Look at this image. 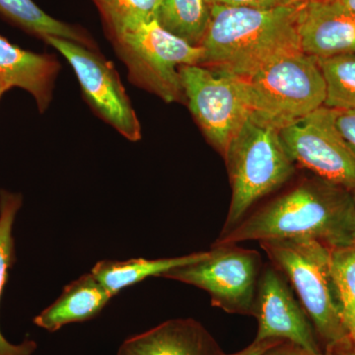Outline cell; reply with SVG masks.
<instances>
[{
    "mask_svg": "<svg viewBox=\"0 0 355 355\" xmlns=\"http://www.w3.org/2000/svg\"><path fill=\"white\" fill-rule=\"evenodd\" d=\"M313 239L331 249L355 243V202L349 191L324 180H306L223 233L214 245Z\"/></svg>",
    "mask_w": 355,
    "mask_h": 355,
    "instance_id": "6da1fadb",
    "label": "cell"
},
{
    "mask_svg": "<svg viewBox=\"0 0 355 355\" xmlns=\"http://www.w3.org/2000/svg\"><path fill=\"white\" fill-rule=\"evenodd\" d=\"M242 80L252 113L279 130L321 108L326 100L317 58L304 51L277 58Z\"/></svg>",
    "mask_w": 355,
    "mask_h": 355,
    "instance_id": "5b68a950",
    "label": "cell"
},
{
    "mask_svg": "<svg viewBox=\"0 0 355 355\" xmlns=\"http://www.w3.org/2000/svg\"><path fill=\"white\" fill-rule=\"evenodd\" d=\"M46 43L71 65L84 97L96 113L130 141L141 139L139 119L111 62L92 49L69 40L50 37Z\"/></svg>",
    "mask_w": 355,
    "mask_h": 355,
    "instance_id": "30bf717a",
    "label": "cell"
},
{
    "mask_svg": "<svg viewBox=\"0 0 355 355\" xmlns=\"http://www.w3.org/2000/svg\"><path fill=\"white\" fill-rule=\"evenodd\" d=\"M298 34L301 49L313 57L355 53V11L333 0L302 4Z\"/></svg>",
    "mask_w": 355,
    "mask_h": 355,
    "instance_id": "7c38bea8",
    "label": "cell"
},
{
    "mask_svg": "<svg viewBox=\"0 0 355 355\" xmlns=\"http://www.w3.org/2000/svg\"><path fill=\"white\" fill-rule=\"evenodd\" d=\"M180 76L191 114L224 156L252 113L242 78L200 65H184Z\"/></svg>",
    "mask_w": 355,
    "mask_h": 355,
    "instance_id": "ba28073f",
    "label": "cell"
},
{
    "mask_svg": "<svg viewBox=\"0 0 355 355\" xmlns=\"http://www.w3.org/2000/svg\"><path fill=\"white\" fill-rule=\"evenodd\" d=\"M349 355H355V349H352Z\"/></svg>",
    "mask_w": 355,
    "mask_h": 355,
    "instance_id": "f546056e",
    "label": "cell"
},
{
    "mask_svg": "<svg viewBox=\"0 0 355 355\" xmlns=\"http://www.w3.org/2000/svg\"><path fill=\"white\" fill-rule=\"evenodd\" d=\"M205 254L207 252H200L157 260L142 258L127 261L104 260L96 263L91 273L114 297L123 289L135 286L147 277H162L169 270L200 260Z\"/></svg>",
    "mask_w": 355,
    "mask_h": 355,
    "instance_id": "2e32d148",
    "label": "cell"
},
{
    "mask_svg": "<svg viewBox=\"0 0 355 355\" xmlns=\"http://www.w3.org/2000/svg\"><path fill=\"white\" fill-rule=\"evenodd\" d=\"M336 128L343 137L355 148V110L354 111H336L335 110Z\"/></svg>",
    "mask_w": 355,
    "mask_h": 355,
    "instance_id": "cb8c5ba5",
    "label": "cell"
},
{
    "mask_svg": "<svg viewBox=\"0 0 355 355\" xmlns=\"http://www.w3.org/2000/svg\"><path fill=\"white\" fill-rule=\"evenodd\" d=\"M218 343L197 320L166 321L127 338L118 355H221Z\"/></svg>",
    "mask_w": 355,
    "mask_h": 355,
    "instance_id": "4fadbf2b",
    "label": "cell"
},
{
    "mask_svg": "<svg viewBox=\"0 0 355 355\" xmlns=\"http://www.w3.org/2000/svg\"><path fill=\"white\" fill-rule=\"evenodd\" d=\"M114 37L156 19L161 0H94Z\"/></svg>",
    "mask_w": 355,
    "mask_h": 355,
    "instance_id": "7402d4cb",
    "label": "cell"
},
{
    "mask_svg": "<svg viewBox=\"0 0 355 355\" xmlns=\"http://www.w3.org/2000/svg\"><path fill=\"white\" fill-rule=\"evenodd\" d=\"M352 196H354V202H355V191H354V193H352Z\"/></svg>",
    "mask_w": 355,
    "mask_h": 355,
    "instance_id": "4dcf8cb0",
    "label": "cell"
},
{
    "mask_svg": "<svg viewBox=\"0 0 355 355\" xmlns=\"http://www.w3.org/2000/svg\"><path fill=\"white\" fill-rule=\"evenodd\" d=\"M279 128L251 113L228 146L232 198L221 234L235 227L259 200L277 191L295 172V163L280 139Z\"/></svg>",
    "mask_w": 355,
    "mask_h": 355,
    "instance_id": "277c9868",
    "label": "cell"
},
{
    "mask_svg": "<svg viewBox=\"0 0 355 355\" xmlns=\"http://www.w3.org/2000/svg\"><path fill=\"white\" fill-rule=\"evenodd\" d=\"M209 0H161L156 20L166 31L200 46L211 19Z\"/></svg>",
    "mask_w": 355,
    "mask_h": 355,
    "instance_id": "d6986e66",
    "label": "cell"
},
{
    "mask_svg": "<svg viewBox=\"0 0 355 355\" xmlns=\"http://www.w3.org/2000/svg\"><path fill=\"white\" fill-rule=\"evenodd\" d=\"M333 1L345 7V8L355 11V0H333Z\"/></svg>",
    "mask_w": 355,
    "mask_h": 355,
    "instance_id": "4316f807",
    "label": "cell"
},
{
    "mask_svg": "<svg viewBox=\"0 0 355 355\" xmlns=\"http://www.w3.org/2000/svg\"><path fill=\"white\" fill-rule=\"evenodd\" d=\"M263 355H331L328 352H314L303 349L294 343L282 340L266 350Z\"/></svg>",
    "mask_w": 355,
    "mask_h": 355,
    "instance_id": "d4e9b609",
    "label": "cell"
},
{
    "mask_svg": "<svg viewBox=\"0 0 355 355\" xmlns=\"http://www.w3.org/2000/svg\"><path fill=\"white\" fill-rule=\"evenodd\" d=\"M9 88L6 87V85H3V84L0 83V99H1L2 96H3L4 93L6 92V91H8Z\"/></svg>",
    "mask_w": 355,
    "mask_h": 355,
    "instance_id": "f1b7e54d",
    "label": "cell"
},
{
    "mask_svg": "<svg viewBox=\"0 0 355 355\" xmlns=\"http://www.w3.org/2000/svg\"><path fill=\"white\" fill-rule=\"evenodd\" d=\"M331 270L343 324L355 349V243L331 249Z\"/></svg>",
    "mask_w": 355,
    "mask_h": 355,
    "instance_id": "44dd1931",
    "label": "cell"
},
{
    "mask_svg": "<svg viewBox=\"0 0 355 355\" xmlns=\"http://www.w3.org/2000/svg\"><path fill=\"white\" fill-rule=\"evenodd\" d=\"M279 135L295 165L354 193L355 148L336 128L335 110L321 107L282 128Z\"/></svg>",
    "mask_w": 355,
    "mask_h": 355,
    "instance_id": "9c48e42d",
    "label": "cell"
},
{
    "mask_svg": "<svg viewBox=\"0 0 355 355\" xmlns=\"http://www.w3.org/2000/svg\"><path fill=\"white\" fill-rule=\"evenodd\" d=\"M252 316L258 321L254 340H286L310 352H324L304 308L294 297L288 279L272 263L261 270Z\"/></svg>",
    "mask_w": 355,
    "mask_h": 355,
    "instance_id": "8fae6325",
    "label": "cell"
},
{
    "mask_svg": "<svg viewBox=\"0 0 355 355\" xmlns=\"http://www.w3.org/2000/svg\"><path fill=\"white\" fill-rule=\"evenodd\" d=\"M282 342L279 340H257L251 345H248L247 347L240 350V352H235V354H222L221 355H263L266 350L270 349L273 345H277V343Z\"/></svg>",
    "mask_w": 355,
    "mask_h": 355,
    "instance_id": "484cf974",
    "label": "cell"
},
{
    "mask_svg": "<svg viewBox=\"0 0 355 355\" xmlns=\"http://www.w3.org/2000/svg\"><path fill=\"white\" fill-rule=\"evenodd\" d=\"M58 70L51 55L23 50L0 36V83L29 92L41 113L50 105Z\"/></svg>",
    "mask_w": 355,
    "mask_h": 355,
    "instance_id": "5bb4252c",
    "label": "cell"
},
{
    "mask_svg": "<svg viewBox=\"0 0 355 355\" xmlns=\"http://www.w3.org/2000/svg\"><path fill=\"white\" fill-rule=\"evenodd\" d=\"M260 244L297 293L324 352L349 355L352 343L331 275V248L313 239L268 240Z\"/></svg>",
    "mask_w": 355,
    "mask_h": 355,
    "instance_id": "3957f363",
    "label": "cell"
},
{
    "mask_svg": "<svg viewBox=\"0 0 355 355\" xmlns=\"http://www.w3.org/2000/svg\"><path fill=\"white\" fill-rule=\"evenodd\" d=\"M111 39L132 83L165 102L186 99L180 69L200 65L202 48L191 46L166 31L156 19Z\"/></svg>",
    "mask_w": 355,
    "mask_h": 355,
    "instance_id": "8992f818",
    "label": "cell"
},
{
    "mask_svg": "<svg viewBox=\"0 0 355 355\" xmlns=\"http://www.w3.org/2000/svg\"><path fill=\"white\" fill-rule=\"evenodd\" d=\"M23 205L20 193L0 190V299L8 279L9 270L16 261L13 226ZM37 343L32 340L14 345L8 342L0 330V355H33Z\"/></svg>",
    "mask_w": 355,
    "mask_h": 355,
    "instance_id": "ac0fdd59",
    "label": "cell"
},
{
    "mask_svg": "<svg viewBox=\"0 0 355 355\" xmlns=\"http://www.w3.org/2000/svg\"><path fill=\"white\" fill-rule=\"evenodd\" d=\"M261 270L258 252L237 245H214L200 260L161 277L207 291L212 306L230 314L252 316Z\"/></svg>",
    "mask_w": 355,
    "mask_h": 355,
    "instance_id": "52a82bcc",
    "label": "cell"
},
{
    "mask_svg": "<svg viewBox=\"0 0 355 355\" xmlns=\"http://www.w3.org/2000/svg\"><path fill=\"white\" fill-rule=\"evenodd\" d=\"M113 297L92 273H86L65 286L60 297L35 317L34 324L55 333L67 324L94 319Z\"/></svg>",
    "mask_w": 355,
    "mask_h": 355,
    "instance_id": "9a60e30c",
    "label": "cell"
},
{
    "mask_svg": "<svg viewBox=\"0 0 355 355\" xmlns=\"http://www.w3.org/2000/svg\"><path fill=\"white\" fill-rule=\"evenodd\" d=\"M301 6L261 10L212 6L200 44V67L247 78L277 58L303 51L298 34Z\"/></svg>",
    "mask_w": 355,
    "mask_h": 355,
    "instance_id": "7a4b0ae2",
    "label": "cell"
},
{
    "mask_svg": "<svg viewBox=\"0 0 355 355\" xmlns=\"http://www.w3.org/2000/svg\"><path fill=\"white\" fill-rule=\"evenodd\" d=\"M326 83L324 106L336 111L355 110V53L317 58Z\"/></svg>",
    "mask_w": 355,
    "mask_h": 355,
    "instance_id": "ffe728a7",
    "label": "cell"
},
{
    "mask_svg": "<svg viewBox=\"0 0 355 355\" xmlns=\"http://www.w3.org/2000/svg\"><path fill=\"white\" fill-rule=\"evenodd\" d=\"M319 1H329V0H291V2H289V6H294V4L310 3V2Z\"/></svg>",
    "mask_w": 355,
    "mask_h": 355,
    "instance_id": "83f0119b",
    "label": "cell"
},
{
    "mask_svg": "<svg viewBox=\"0 0 355 355\" xmlns=\"http://www.w3.org/2000/svg\"><path fill=\"white\" fill-rule=\"evenodd\" d=\"M0 14L26 32L46 41L50 37L69 40L94 49L95 43L85 30L55 19L33 0H0Z\"/></svg>",
    "mask_w": 355,
    "mask_h": 355,
    "instance_id": "e0dca14e",
    "label": "cell"
},
{
    "mask_svg": "<svg viewBox=\"0 0 355 355\" xmlns=\"http://www.w3.org/2000/svg\"><path fill=\"white\" fill-rule=\"evenodd\" d=\"M209 2L211 6L246 7L265 10L289 6L291 0H209Z\"/></svg>",
    "mask_w": 355,
    "mask_h": 355,
    "instance_id": "603a6c76",
    "label": "cell"
}]
</instances>
